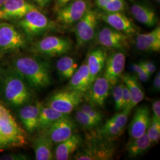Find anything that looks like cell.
Returning a JSON list of instances; mask_svg holds the SVG:
<instances>
[{"mask_svg": "<svg viewBox=\"0 0 160 160\" xmlns=\"http://www.w3.org/2000/svg\"><path fill=\"white\" fill-rule=\"evenodd\" d=\"M13 69L33 88L44 89L52 82L50 67L40 59L24 56L15 59Z\"/></svg>", "mask_w": 160, "mask_h": 160, "instance_id": "6da1fadb", "label": "cell"}, {"mask_svg": "<svg viewBox=\"0 0 160 160\" xmlns=\"http://www.w3.org/2000/svg\"><path fill=\"white\" fill-rule=\"evenodd\" d=\"M28 144L26 131L12 113L0 103V151L24 147Z\"/></svg>", "mask_w": 160, "mask_h": 160, "instance_id": "7a4b0ae2", "label": "cell"}, {"mask_svg": "<svg viewBox=\"0 0 160 160\" xmlns=\"http://www.w3.org/2000/svg\"><path fill=\"white\" fill-rule=\"evenodd\" d=\"M4 77L2 93L6 102L14 107L28 103L31 93L23 78L14 69L7 72Z\"/></svg>", "mask_w": 160, "mask_h": 160, "instance_id": "3957f363", "label": "cell"}, {"mask_svg": "<svg viewBox=\"0 0 160 160\" xmlns=\"http://www.w3.org/2000/svg\"><path fill=\"white\" fill-rule=\"evenodd\" d=\"M82 148L75 154L76 160H109L114 157L116 149L112 141L105 139L98 134V138H90Z\"/></svg>", "mask_w": 160, "mask_h": 160, "instance_id": "277c9868", "label": "cell"}, {"mask_svg": "<svg viewBox=\"0 0 160 160\" xmlns=\"http://www.w3.org/2000/svg\"><path fill=\"white\" fill-rule=\"evenodd\" d=\"M18 25L29 38L45 34L55 28V24L37 8L27 12L18 21Z\"/></svg>", "mask_w": 160, "mask_h": 160, "instance_id": "5b68a950", "label": "cell"}, {"mask_svg": "<svg viewBox=\"0 0 160 160\" xmlns=\"http://www.w3.org/2000/svg\"><path fill=\"white\" fill-rule=\"evenodd\" d=\"M84 94L67 88L54 92L49 97L47 106L63 114H69L84 100Z\"/></svg>", "mask_w": 160, "mask_h": 160, "instance_id": "8992f818", "label": "cell"}, {"mask_svg": "<svg viewBox=\"0 0 160 160\" xmlns=\"http://www.w3.org/2000/svg\"><path fill=\"white\" fill-rule=\"evenodd\" d=\"M72 42L67 38L48 36L38 41L33 47L36 53L47 57L63 56L72 49Z\"/></svg>", "mask_w": 160, "mask_h": 160, "instance_id": "52a82bcc", "label": "cell"}, {"mask_svg": "<svg viewBox=\"0 0 160 160\" xmlns=\"http://www.w3.org/2000/svg\"><path fill=\"white\" fill-rule=\"evenodd\" d=\"M26 40L22 33L14 26L0 23V52L7 53L24 48Z\"/></svg>", "mask_w": 160, "mask_h": 160, "instance_id": "ba28073f", "label": "cell"}, {"mask_svg": "<svg viewBox=\"0 0 160 160\" xmlns=\"http://www.w3.org/2000/svg\"><path fill=\"white\" fill-rule=\"evenodd\" d=\"M97 24V13L88 9L84 16L77 23L75 28V34L78 46H84L94 39Z\"/></svg>", "mask_w": 160, "mask_h": 160, "instance_id": "9c48e42d", "label": "cell"}, {"mask_svg": "<svg viewBox=\"0 0 160 160\" xmlns=\"http://www.w3.org/2000/svg\"><path fill=\"white\" fill-rule=\"evenodd\" d=\"M89 9L87 0H74L58 10L57 19L68 26L77 23Z\"/></svg>", "mask_w": 160, "mask_h": 160, "instance_id": "30bf717a", "label": "cell"}, {"mask_svg": "<svg viewBox=\"0 0 160 160\" xmlns=\"http://www.w3.org/2000/svg\"><path fill=\"white\" fill-rule=\"evenodd\" d=\"M110 86L109 81L104 75L100 74L85 92L84 98H86L87 103L96 107L103 108L109 97Z\"/></svg>", "mask_w": 160, "mask_h": 160, "instance_id": "8fae6325", "label": "cell"}, {"mask_svg": "<svg viewBox=\"0 0 160 160\" xmlns=\"http://www.w3.org/2000/svg\"><path fill=\"white\" fill-rule=\"evenodd\" d=\"M74 120L68 114L55 121L46 130L53 143H58L71 137L76 130Z\"/></svg>", "mask_w": 160, "mask_h": 160, "instance_id": "7c38bea8", "label": "cell"}, {"mask_svg": "<svg viewBox=\"0 0 160 160\" xmlns=\"http://www.w3.org/2000/svg\"><path fill=\"white\" fill-rule=\"evenodd\" d=\"M129 113V112L125 111L116 113L107 120L100 129L98 134L104 138L110 141L120 137L125 130Z\"/></svg>", "mask_w": 160, "mask_h": 160, "instance_id": "4fadbf2b", "label": "cell"}, {"mask_svg": "<svg viewBox=\"0 0 160 160\" xmlns=\"http://www.w3.org/2000/svg\"><path fill=\"white\" fill-rule=\"evenodd\" d=\"M125 63L126 57L122 52H116L108 56L104 76L109 81L110 86H114L118 83L123 74Z\"/></svg>", "mask_w": 160, "mask_h": 160, "instance_id": "5bb4252c", "label": "cell"}, {"mask_svg": "<svg viewBox=\"0 0 160 160\" xmlns=\"http://www.w3.org/2000/svg\"><path fill=\"white\" fill-rule=\"evenodd\" d=\"M128 36L111 28L105 26L97 34L98 42L105 48L124 49L128 48Z\"/></svg>", "mask_w": 160, "mask_h": 160, "instance_id": "9a60e30c", "label": "cell"}, {"mask_svg": "<svg viewBox=\"0 0 160 160\" xmlns=\"http://www.w3.org/2000/svg\"><path fill=\"white\" fill-rule=\"evenodd\" d=\"M99 17L111 28L128 36L133 35L138 32L137 26L122 12H104L100 14Z\"/></svg>", "mask_w": 160, "mask_h": 160, "instance_id": "2e32d148", "label": "cell"}, {"mask_svg": "<svg viewBox=\"0 0 160 160\" xmlns=\"http://www.w3.org/2000/svg\"><path fill=\"white\" fill-rule=\"evenodd\" d=\"M35 8V6L26 0H7L0 7V20L20 19Z\"/></svg>", "mask_w": 160, "mask_h": 160, "instance_id": "e0dca14e", "label": "cell"}, {"mask_svg": "<svg viewBox=\"0 0 160 160\" xmlns=\"http://www.w3.org/2000/svg\"><path fill=\"white\" fill-rule=\"evenodd\" d=\"M151 118L149 109L147 106L141 105L136 109L128 128L131 139L140 137L147 132Z\"/></svg>", "mask_w": 160, "mask_h": 160, "instance_id": "ac0fdd59", "label": "cell"}, {"mask_svg": "<svg viewBox=\"0 0 160 160\" xmlns=\"http://www.w3.org/2000/svg\"><path fill=\"white\" fill-rule=\"evenodd\" d=\"M92 83L86 59L69 79L68 84L65 88L85 94L92 85Z\"/></svg>", "mask_w": 160, "mask_h": 160, "instance_id": "d6986e66", "label": "cell"}, {"mask_svg": "<svg viewBox=\"0 0 160 160\" xmlns=\"http://www.w3.org/2000/svg\"><path fill=\"white\" fill-rule=\"evenodd\" d=\"M108 53L105 49L102 48H97L90 52L86 59V62L88 68L92 82L104 68Z\"/></svg>", "mask_w": 160, "mask_h": 160, "instance_id": "ffe728a7", "label": "cell"}, {"mask_svg": "<svg viewBox=\"0 0 160 160\" xmlns=\"http://www.w3.org/2000/svg\"><path fill=\"white\" fill-rule=\"evenodd\" d=\"M40 103L29 104L22 107L18 113L19 119L25 130L32 133L38 129Z\"/></svg>", "mask_w": 160, "mask_h": 160, "instance_id": "44dd1931", "label": "cell"}, {"mask_svg": "<svg viewBox=\"0 0 160 160\" xmlns=\"http://www.w3.org/2000/svg\"><path fill=\"white\" fill-rule=\"evenodd\" d=\"M82 143V139L80 135L74 133L67 139L58 143L55 150V159L69 160Z\"/></svg>", "mask_w": 160, "mask_h": 160, "instance_id": "7402d4cb", "label": "cell"}, {"mask_svg": "<svg viewBox=\"0 0 160 160\" xmlns=\"http://www.w3.org/2000/svg\"><path fill=\"white\" fill-rule=\"evenodd\" d=\"M136 45L141 51L157 52L160 51V28L157 26L147 33L138 34L136 39Z\"/></svg>", "mask_w": 160, "mask_h": 160, "instance_id": "603a6c76", "label": "cell"}, {"mask_svg": "<svg viewBox=\"0 0 160 160\" xmlns=\"http://www.w3.org/2000/svg\"><path fill=\"white\" fill-rule=\"evenodd\" d=\"M53 142L46 132L42 131V133L34 138L33 149L36 160H51L53 159Z\"/></svg>", "mask_w": 160, "mask_h": 160, "instance_id": "cb8c5ba5", "label": "cell"}, {"mask_svg": "<svg viewBox=\"0 0 160 160\" xmlns=\"http://www.w3.org/2000/svg\"><path fill=\"white\" fill-rule=\"evenodd\" d=\"M133 16L139 23L148 27H153L157 23V16L154 10L145 4H133L131 8Z\"/></svg>", "mask_w": 160, "mask_h": 160, "instance_id": "d4e9b609", "label": "cell"}, {"mask_svg": "<svg viewBox=\"0 0 160 160\" xmlns=\"http://www.w3.org/2000/svg\"><path fill=\"white\" fill-rule=\"evenodd\" d=\"M120 78L129 90L131 97V109L132 110L135 106L143 100L145 97L143 89L137 78L133 75L122 74Z\"/></svg>", "mask_w": 160, "mask_h": 160, "instance_id": "484cf974", "label": "cell"}, {"mask_svg": "<svg viewBox=\"0 0 160 160\" xmlns=\"http://www.w3.org/2000/svg\"><path fill=\"white\" fill-rule=\"evenodd\" d=\"M66 115L67 114H63L48 106H43L40 104L38 129L41 131H46L52 123Z\"/></svg>", "mask_w": 160, "mask_h": 160, "instance_id": "4316f807", "label": "cell"}, {"mask_svg": "<svg viewBox=\"0 0 160 160\" xmlns=\"http://www.w3.org/2000/svg\"><path fill=\"white\" fill-rule=\"evenodd\" d=\"M151 145L148 135L145 133L140 137L132 139L126 147L127 153L129 157L135 158L142 154Z\"/></svg>", "mask_w": 160, "mask_h": 160, "instance_id": "83f0119b", "label": "cell"}, {"mask_svg": "<svg viewBox=\"0 0 160 160\" xmlns=\"http://www.w3.org/2000/svg\"><path fill=\"white\" fill-rule=\"evenodd\" d=\"M78 65L73 58L63 56L56 63L58 74L63 80H69L77 69Z\"/></svg>", "mask_w": 160, "mask_h": 160, "instance_id": "f1b7e54d", "label": "cell"}, {"mask_svg": "<svg viewBox=\"0 0 160 160\" xmlns=\"http://www.w3.org/2000/svg\"><path fill=\"white\" fill-rule=\"evenodd\" d=\"M75 121L82 127L86 129H92L95 128L100 124L94 119H93L90 116L86 113L78 109L75 113Z\"/></svg>", "mask_w": 160, "mask_h": 160, "instance_id": "f546056e", "label": "cell"}, {"mask_svg": "<svg viewBox=\"0 0 160 160\" xmlns=\"http://www.w3.org/2000/svg\"><path fill=\"white\" fill-rule=\"evenodd\" d=\"M151 141V145L158 143L160 139V119L153 116L146 132Z\"/></svg>", "mask_w": 160, "mask_h": 160, "instance_id": "4dcf8cb0", "label": "cell"}, {"mask_svg": "<svg viewBox=\"0 0 160 160\" xmlns=\"http://www.w3.org/2000/svg\"><path fill=\"white\" fill-rule=\"evenodd\" d=\"M80 106H80L79 109L84 112L93 119L96 120L99 123H100L103 120V114L97 109L96 106L88 103L83 104L82 105L80 104Z\"/></svg>", "mask_w": 160, "mask_h": 160, "instance_id": "1f68e13d", "label": "cell"}, {"mask_svg": "<svg viewBox=\"0 0 160 160\" xmlns=\"http://www.w3.org/2000/svg\"><path fill=\"white\" fill-rule=\"evenodd\" d=\"M112 96L114 100L115 109L118 111L123 109V90L122 83L116 84L113 86Z\"/></svg>", "mask_w": 160, "mask_h": 160, "instance_id": "d6a6232c", "label": "cell"}, {"mask_svg": "<svg viewBox=\"0 0 160 160\" xmlns=\"http://www.w3.org/2000/svg\"><path fill=\"white\" fill-rule=\"evenodd\" d=\"M125 2L123 0H110L109 3L103 8V11L108 12H123L125 9Z\"/></svg>", "mask_w": 160, "mask_h": 160, "instance_id": "836d02e7", "label": "cell"}, {"mask_svg": "<svg viewBox=\"0 0 160 160\" xmlns=\"http://www.w3.org/2000/svg\"><path fill=\"white\" fill-rule=\"evenodd\" d=\"M130 68L138 80L145 82L150 78L151 75L139 63H132Z\"/></svg>", "mask_w": 160, "mask_h": 160, "instance_id": "e575fe53", "label": "cell"}, {"mask_svg": "<svg viewBox=\"0 0 160 160\" xmlns=\"http://www.w3.org/2000/svg\"><path fill=\"white\" fill-rule=\"evenodd\" d=\"M139 64L150 75L153 74L157 70V67L153 62L150 61H142Z\"/></svg>", "mask_w": 160, "mask_h": 160, "instance_id": "d590c367", "label": "cell"}, {"mask_svg": "<svg viewBox=\"0 0 160 160\" xmlns=\"http://www.w3.org/2000/svg\"><path fill=\"white\" fill-rule=\"evenodd\" d=\"M27 157L22 154H8L1 156L0 160H27Z\"/></svg>", "mask_w": 160, "mask_h": 160, "instance_id": "8d00e7d4", "label": "cell"}, {"mask_svg": "<svg viewBox=\"0 0 160 160\" xmlns=\"http://www.w3.org/2000/svg\"><path fill=\"white\" fill-rule=\"evenodd\" d=\"M152 110L155 117L160 119V100H156L152 103Z\"/></svg>", "mask_w": 160, "mask_h": 160, "instance_id": "74e56055", "label": "cell"}, {"mask_svg": "<svg viewBox=\"0 0 160 160\" xmlns=\"http://www.w3.org/2000/svg\"><path fill=\"white\" fill-rule=\"evenodd\" d=\"M153 90L156 92H160V72H157L155 76L154 79L152 84Z\"/></svg>", "mask_w": 160, "mask_h": 160, "instance_id": "f35d334b", "label": "cell"}, {"mask_svg": "<svg viewBox=\"0 0 160 160\" xmlns=\"http://www.w3.org/2000/svg\"><path fill=\"white\" fill-rule=\"evenodd\" d=\"M74 0H56V8L58 10Z\"/></svg>", "mask_w": 160, "mask_h": 160, "instance_id": "ab89813d", "label": "cell"}, {"mask_svg": "<svg viewBox=\"0 0 160 160\" xmlns=\"http://www.w3.org/2000/svg\"><path fill=\"white\" fill-rule=\"evenodd\" d=\"M110 0H95V2L96 6L101 8L103 9V8L106 6Z\"/></svg>", "mask_w": 160, "mask_h": 160, "instance_id": "60d3db41", "label": "cell"}, {"mask_svg": "<svg viewBox=\"0 0 160 160\" xmlns=\"http://www.w3.org/2000/svg\"><path fill=\"white\" fill-rule=\"evenodd\" d=\"M35 2H36L41 7H43L46 6L51 0H33Z\"/></svg>", "mask_w": 160, "mask_h": 160, "instance_id": "b9f144b4", "label": "cell"}, {"mask_svg": "<svg viewBox=\"0 0 160 160\" xmlns=\"http://www.w3.org/2000/svg\"><path fill=\"white\" fill-rule=\"evenodd\" d=\"M7 0H0V7L2 6V4L6 2Z\"/></svg>", "mask_w": 160, "mask_h": 160, "instance_id": "7bdbcfd3", "label": "cell"}, {"mask_svg": "<svg viewBox=\"0 0 160 160\" xmlns=\"http://www.w3.org/2000/svg\"><path fill=\"white\" fill-rule=\"evenodd\" d=\"M156 2H160V0H154Z\"/></svg>", "mask_w": 160, "mask_h": 160, "instance_id": "ee69618b", "label": "cell"}]
</instances>
